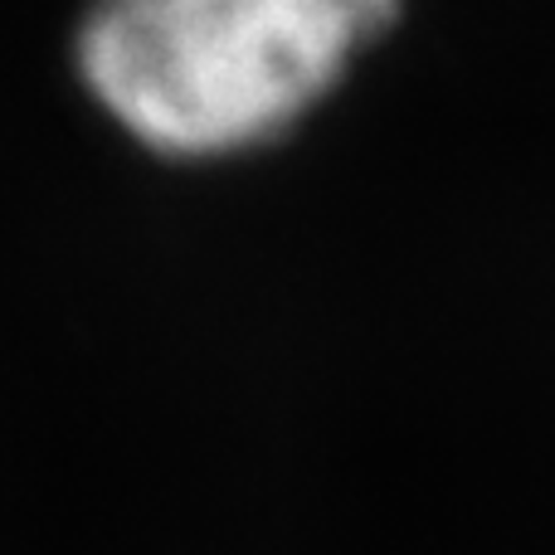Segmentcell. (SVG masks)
I'll return each mask as SVG.
<instances>
[{"mask_svg":"<svg viewBox=\"0 0 555 555\" xmlns=\"http://www.w3.org/2000/svg\"><path fill=\"white\" fill-rule=\"evenodd\" d=\"M400 0H93L74 64L122 132L210 162L293 132Z\"/></svg>","mask_w":555,"mask_h":555,"instance_id":"1","label":"cell"}]
</instances>
